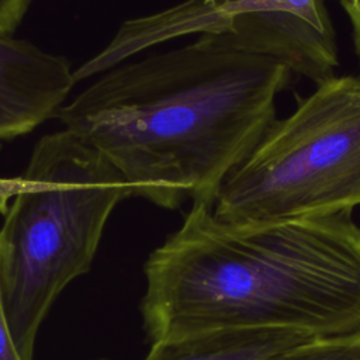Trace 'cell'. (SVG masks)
Returning <instances> with one entry per match:
<instances>
[{"mask_svg":"<svg viewBox=\"0 0 360 360\" xmlns=\"http://www.w3.org/2000/svg\"><path fill=\"white\" fill-rule=\"evenodd\" d=\"M208 34L270 55L315 83L339 65L335 30L323 0H205Z\"/></svg>","mask_w":360,"mask_h":360,"instance_id":"cell-5","label":"cell"},{"mask_svg":"<svg viewBox=\"0 0 360 360\" xmlns=\"http://www.w3.org/2000/svg\"><path fill=\"white\" fill-rule=\"evenodd\" d=\"M25 188V180L18 177H0V214L6 215L13 200Z\"/></svg>","mask_w":360,"mask_h":360,"instance_id":"cell-11","label":"cell"},{"mask_svg":"<svg viewBox=\"0 0 360 360\" xmlns=\"http://www.w3.org/2000/svg\"><path fill=\"white\" fill-rule=\"evenodd\" d=\"M281 60L221 34L121 65L55 118L97 148L134 195L167 210L214 208L225 179L253 152L290 83Z\"/></svg>","mask_w":360,"mask_h":360,"instance_id":"cell-1","label":"cell"},{"mask_svg":"<svg viewBox=\"0 0 360 360\" xmlns=\"http://www.w3.org/2000/svg\"><path fill=\"white\" fill-rule=\"evenodd\" d=\"M311 338L288 329H221L155 342L143 360H266Z\"/></svg>","mask_w":360,"mask_h":360,"instance_id":"cell-7","label":"cell"},{"mask_svg":"<svg viewBox=\"0 0 360 360\" xmlns=\"http://www.w3.org/2000/svg\"><path fill=\"white\" fill-rule=\"evenodd\" d=\"M152 343L221 329L360 333V226L352 211L235 226L193 202L145 263Z\"/></svg>","mask_w":360,"mask_h":360,"instance_id":"cell-2","label":"cell"},{"mask_svg":"<svg viewBox=\"0 0 360 360\" xmlns=\"http://www.w3.org/2000/svg\"><path fill=\"white\" fill-rule=\"evenodd\" d=\"M360 205V76L316 83L225 179L212 214L252 226L333 215Z\"/></svg>","mask_w":360,"mask_h":360,"instance_id":"cell-4","label":"cell"},{"mask_svg":"<svg viewBox=\"0 0 360 360\" xmlns=\"http://www.w3.org/2000/svg\"><path fill=\"white\" fill-rule=\"evenodd\" d=\"M25 188L0 228V283L25 360L58 295L89 271L105 224L134 195L121 172L69 129L44 135L22 174Z\"/></svg>","mask_w":360,"mask_h":360,"instance_id":"cell-3","label":"cell"},{"mask_svg":"<svg viewBox=\"0 0 360 360\" xmlns=\"http://www.w3.org/2000/svg\"><path fill=\"white\" fill-rule=\"evenodd\" d=\"M75 83L65 56L0 35V139L25 135L55 117Z\"/></svg>","mask_w":360,"mask_h":360,"instance_id":"cell-6","label":"cell"},{"mask_svg":"<svg viewBox=\"0 0 360 360\" xmlns=\"http://www.w3.org/2000/svg\"><path fill=\"white\" fill-rule=\"evenodd\" d=\"M0 360H25L18 350L15 339L13 336L6 307L3 298V290L0 283Z\"/></svg>","mask_w":360,"mask_h":360,"instance_id":"cell-10","label":"cell"},{"mask_svg":"<svg viewBox=\"0 0 360 360\" xmlns=\"http://www.w3.org/2000/svg\"><path fill=\"white\" fill-rule=\"evenodd\" d=\"M352 25L356 53L360 58V0H340Z\"/></svg>","mask_w":360,"mask_h":360,"instance_id":"cell-12","label":"cell"},{"mask_svg":"<svg viewBox=\"0 0 360 360\" xmlns=\"http://www.w3.org/2000/svg\"><path fill=\"white\" fill-rule=\"evenodd\" d=\"M266 360H360V333L311 338Z\"/></svg>","mask_w":360,"mask_h":360,"instance_id":"cell-8","label":"cell"},{"mask_svg":"<svg viewBox=\"0 0 360 360\" xmlns=\"http://www.w3.org/2000/svg\"><path fill=\"white\" fill-rule=\"evenodd\" d=\"M31 0H0V35H11L24 18Z\"/></svg>","mask_w":360,"mask_h":360,"instance_id":"cell-9","label":"cell"}]
</instances>
